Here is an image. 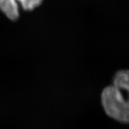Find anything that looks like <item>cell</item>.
Listing matches in <instances>:
<instances>
[{
	"mask_svg": "<svg viewBox=\"0 0 129 129\" xmlns=\"http://www.w3.org/2000/svg\"><path fill=\"white\" fill-rule=\"evenodd\" d=\"M0 10L12 21L19 17V8L16 0H0Z\"/></svg>",
	"mask_w": 129,
	"mask_h": 129,
	"instance_id": "obj_2",
	"label": "cell"
},
{
	"mask_svg": "<svg viewBox=\"0 0 129 129\" xmlns=\"http://www.w3.org/2000/svg\"><path fill=\"white\" fill-rule=\"evenodd\" d=\"M101 102L104 111L109 117L123 123L128 122V102L118 88L114 85L104 88L101 93Z\"/></svg>",
	"mask_w": 129,
	"mask_h": 129,
	"instance_id": "obj_1",
	"label": "cell"
},
{
	"mask_svg": "<svg viewBox=\"0 0 129 129\" xmlns=\"http://www.w3.org/2000/svg\"><path fill=\"white\" fill-rule=\"evenodd\" d=\"M115 88L119 90H128L129 88V75L128 70H120L115 74L113 79V85Z\"/></svg>",
	"mask_w": 129,
	"mask_h": 129,
	"instance_id": "obj_3",
	"label": "cell"
},
{
	"mask_svg": "<svg viewBox=\"0 0 129 129\" xmlns=\"http://www.w3.org/2000/svg\"><path fill=\"white\" fill-rule=\"evenodd\" d=\"M20 3L22 8L26 11H31L41 5L43 0H16Z\"/></svg>",
	"mask_w": 129,
	"mask_h": 129,
	"instance_id": "obj_4",
	"label": "cell"
}]
</instances>
